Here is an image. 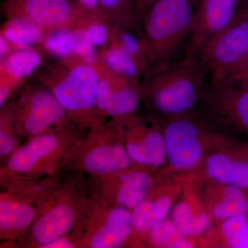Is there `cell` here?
<instances>
[{
  "instance_id": "obj_1",
  "label": "cell",
  "mask_w": 248,
  "mask_h": 248,
  "mask_svg": "<svg viewBox=\"0 0 248 248\" xmlns=\"http://www.w3.org/2000/svg\"><path fill=\"white\" fill-rule=\"evenodd\" d=\"M207 72L195 54L153 67L141 81V99L159 120L184 115L202 102Z\"/></svg>"
},
{
  "instance_id": "obj_2",
  "label": "cell",
  "mask_w": 248,
  "mask_h": 248,
  "mask_svg": "<svg viewBox=\"0 0 248 248\" xmlns=\"http://www.w3.org/2000/svg\"><path fill=\"white\" fill-rule=\"evenodd\" d=\"M166 142V157L170 167L179 172H190L200 167L213 152L226 148V127L208 112L194 110L188 113L156 120Z\"/></svg>"
},
{
  "instance_id": "obj_3",
  "label": "cell",
  "mask_w": 248,
  "mask_h": 248,
  "mask_svg": "<svg viewBox=\"0 0 248 248\" xmlns=\"http://www.w3.org/2000/svg\"><path fill=\"white\" fill-rule=\"evenodd\" d=\"M195 0H155L139 19L137 32L144 45L152 68L170 61L190 37Z\"/></svg>"
},
{
  "instance_id": "obj_4",
  "label": "cell",
  "mask_w": 248,
  "mask_h": 248,
  "mask_svg": "<svg viewBox=\"0 0 248 248\" xmlns=\"http://www.w3.org/2000/svg\"><path fill=\"white\" fill-rule=\"evenodd\" d=\"M35 76L53 92L67 115L86 120L94 112L100 115L97 108L99 73L97 65L75 56L57 59L41 67Z\"/></svg>"
},
{
  "instance_id": "obj_5",
  "label": "cell",
  "mask_w": 248,
  "mask_h": 248,
  "mask_svg": "<svg viewBox=\"0 0 248 248\" xmlns=\"http://www.w3.org/2000/svg\"><path fill=\"white\" fill-rule=\"evenodd\" d=\"M212 81L231 78L248 63V11L237 14L197 53Z\"/></svg>"
},
{
  "instance_id": "obj_6",
  "label": "cell",
  "mask_w": 248,
  "mask_h": 248,
  "mask_svg": "<svg viewBox=\"0 0 248 248\" xmlns=\"http://www.w3.org/2000/svg\"><path fill=\"white\" fill-rule=\"evenodd\" d=\"M14 120L16 125L29 135L45 133L66 120L67 112L53 92L34 76L24 85Z\"/></svg>"
},
{
  "instance_id": "obj_7",
  "label": "cell",
  "mask_w": 248,
  "mask_h": 248,
  "mask_svg": "<svg viewBox=\"0 0 248 248\" xmlns=\"http://www.w3.org/2000/svg\"><path fill=\"white\" fill-rule=\"evenodd\" d=\"M1 9L6 19H27L47 32L76 27L93 16L76 0H4Z\"/></svg>"
},
{
  "instance_id": "obj_8",
  "label": "cell",
  "mask_w": 248,
  "mask_h": 248,
  "mask_svg": "<svg viewBox=\"0 0 248 248\" xmlns=\"http://www.w3.org/2000/svg\"><path fill=\"white\" fill-rule=\"evenodd\" d=\"M202 103L204 109L218 123L248 136V84L227 78L207 83Z\"/></svg>"
},
{
  "instance_id": "obj_9",
  "label": "cell",
  "mask_w": 248,
  "mask_h": 248,
  "mask_svg": "<svg viewBox=\"0 0 248 248\" xmlns=\"http://www.w3.org/2000/svg\"><path fill=\"white\" fill-rule=\"evenodd\" d=\"M115 119L125 130L126 142L124 147L133 161L154 168L166 164V142L156 121L148 126L135 114Z\"/></svg>"
},
{
  "instance_id": "obj_10",
  "label": "cell",
  "mask_w": 248,
  "mask_h": 248,
  "mask_svg": "<svg viewBox=\"0 0 248 248\" xmlns=\"http://www.w3.org/2000/svg\"><path fill=\"white\" fill-rule=\"evenodd\" d=\"M193 27L186 52L197 53L210 39L229 25L240 0H195Z\"/></svg>"
},
{
  "instance_id": "obj_11",
  "label": "cell",
  "mask_w": 248,
  "mask_h": 248,
  "mask_svg": "<svg viewBox=\"0 0 248 248\" xmlns=\"http://www.w3.org/2000/svg\"><path fill=\"white\" fill-rule=\"evenodd\" d=\"M208 180L248 190V145L228 146L208 155L201 166Z\"/></svg>"
},
{
  "instance_id": "obj_12",
  "label": "cell",
  "mask_w": 248,
  "mask_h": 248,
  "mask_svg": "<svg viewBox=\"0 0 248 248\" xmlns=\"http://www.w3.org/2000/svg\"><path fill=\"white\" fill-rule=\"evenodd\" d=\"M43 52L40 48H17L0 61V107L13 93L24 86L43 66Z\"/></svg>"
},
{
  "instance_id": "obj_13",
  "label": "cell",
  "mask_w": 248,
  "mask_h": 248,
  "mask_svg": "<svg viewBox=\"0 0 248 248\" xmlns=\"http://www.w3.org/2000/svg\"><path fill=\"white\" fill-rule=\"evenodd\" d=\"M210 185L200 195L214 219L222 221L231 217L248 216L247 191L212 181Z\"/></svg>"
},
{
  "instance_id": "obj_14",
  "label": "cell",
  "mask_w": 248,
  "mask_h": 248,
  "mask_svg": "<svg viewBox=\"0 0 248 248\" xmlns=\"http://www.w3.org/2000/svg\"><path fill=\"white\" fill-rule=\"evenodd\" d=\"M109 72L111 89L103 115L118 118L133 115L138 110L141 100V81L130 79Z\"/></svg>"
},
{
  "instance_id": "obj_15",
  "label": "cell",
  "mask_w": 248,
  "mask_h": 248,
  "mask_svg": "<svg viewBox=\"0 0 248 248\" xmlns=\"http://www.w3.org/2000/svg\"><path fill=\"white\" fill-rule=\"evenodd\" d=\"M133 228L131 213L128 209L122 207L113 208L109 213L104 224L91 236L89 247H120L128 239Z\"/></svg>"
},
{
  "instance_id": "obj_16",
  "label": "cell",
  "mask_w": 248,
  "mask_h": 248,
  "mask_svg": "<svg viewBox=\"0 0 248 248\" xmlns=\"http://www.w3.org/2000/svg\"><path fill=\"white\" fill-rule=\"evenodd\" d=\"M75 218V212L70 205H56L36 222L32 232L34 241L43 248L62 238L73 226Z\"/></svg>"
},
{
  "instance_id": "obj_17",
  "label": "cell",
  "mask_w": 248,
  "mask_h": 248,
  "mask_svg": "<svg viewBox=\"0 0 248 248\" xmlns=\"http://www.w3.org/2000/svg\"><path fill=\"white\" fill-rule=\"evenodd\" d=\"M183 195L173 210L172 221L181 234L190 240L195 227L208 218L211 213L194 187L187 188L186 191L183 187Z\"/></svg>"
},
{
  "instance_id": "obj_18",
  "label": "cell",
  "mask_w": 248,
  "mask_h": 248,
  "mask_svg": "<svg viewBox=\"0 0 248 248\" xmlns=\"http://www.w3.org/2000/svg\"><path fill=\"white\" fill-rule=\"evenodd\" d=\"M133 159L125 147L101 146L86 154L84 159L85 169L94 174H108L128 169Z\"/></svg>"
},
{
  "instance_id": "obj_19",
  "label": "cell",
  "mask_w": 248,
  "mask_h": 248,
  "mask_svg": "<svg viewBox=\"0 0 248 248\" xmlns=\"http://www.w3.org/2000/svg\"><path fill=\"white\" fill-rule=\"evenodd\" d=\"M58 146V140L55 135L43 133L36 135L11 155L8 168L14 172H29L41 159L53 153Z\"/></svg>"
},
{
  "instance_id": "obj_20",
  "label": "cell",
  "mask_w": 248,
  "mask_h": 248,
  "mask_svg": "<svg viewBox=\"0 0 248 248\" xmlns=\"http://www.w3.org/2000/svg\"><path fill=\"white\" fill-rule=\"evenodd\" d=\"M153 185V178L148 172L134 171L124 174L116 194L117 204L122 208L133 210L148 197Z\"/></svg>"
},
{
  "instance_id": "obj_21",
  "label": "cell",
  "mask_w": 248,
  "mask_h": 248,
  "mask_svg": "<svg viewBox=\"0 0 248 248\" xmlns=\"http://www.w3.org/2000/svg\"><path fill=\"white\" fill-rule=\"evenodd\" d=\"M47 32L37 24L22 18L5 19L0 30V34L4 36L16 49L40 48Z\"/></svg>"
},
{
  "instance_id": "obj_22",
  "label": "cell",
  "mask_w": 248,
  "mask_h": 248,
  "mask_svg": "<svg viewBox=\"0 0 248 248\" xmlns=\"http://www.w3.org/2000/svg\"><path fill=\"white\" fill-rule=\"evenodd\" d=\"M107 45L123 50L137 62L144 76L152 68L143 42L136 31L112 24Z\"/></svg>"
},
{
  "instance_id": "obj_23",
  "label": "cell",
  "mask_w": 248,
  "mask_h": 248,
  "mask_svg": "<svg viewBox=\"0 0 248 248\" xmlns=\"http://www.w3.org/2000/svg\"><path fill=\"white\" fill-rule=\"evenodd\" d=\"M98 63L117 76L141 81L144 74L137 62L121 49L107 45L99 50Z\"/></svg>"
},
{
  "instance_id": "obj_24",
  "label": "cell",
  "mask_w": 248,
  "mask_h": 248,
  "mask_svg": "<svg viewBox=\"0 0 248 248\" xmlns=\"http://www.w3.org/2000/svg\"><path fill=\"white\" fill-rule=\"evenodd\" d=\"M102 17L111 24L137 31L138 0H97Z\"/></svg>"
},
{
  "instance_id": "obj_25",
  "label": "cell",
  "mask_w": 248,
  "mask_h": 248,
  "mask_svg": "<svg viewBox=\"0 0 248 248\" xmlns=\"http://www.w3.org/2000/svg\"><path fill=\"white\" fill-rule=\"evenodd\" d=\"M35 217V210L27 203L9 199L0 202L1 231L24 229L32 223Z\"/></svg>"
},
{
  "instance_id": "obj_26",
  "label": "cell",
  "mask_w": 248,
  "mask_h": 248,
  "mask_svg": "<svg viewBox=\"0 0 248 248\" xmlns=\"http://www.w3.org/2000/svg\"><path fill=\"white\" fill-rule=\"evenodd\" d=\"M150 242L156 248H190L195 245L190 239L184 237L172 220L159 222L148 231Z\"/></svg>"
},
{
  "instance_id": "obj_27",
  "label": "cell",
  "mask_w": 248,
  "mask_h": 248,
  "mask_svg": "<svg viewBox=\"0 0 248 248\" xmlns=\"http://www.w3.org/2000/svg\"><path fill=\"white\" fill-rule=\"evenodd\" d=\"M73 28H64L47 32L40 48L54 58L64 59L73 56Z\"/></svg>"
},
{
  "instance_id": "obj_28",
  "label": "cell",
  "mask_w": 248,
  "mask_h": 248,
  "mask_svg": "<svg viewBox=\"0 0 248 248\" xmlns=\"http://www.w3.org/2000/svg\"><path fill=\"white\" fill-rule=\"evenodd\" d=\"M221 222L220 233L227 247L248 248V216L231 217Z\"/></svg>"
},
{
  "instance_id": "obj_29",
  "label": "cell",
  "mask_w": 248,
  "mask_h": 248,
  "mask_svg": "<svg viewBox=\"0 0 248 248\" xmlns=\"http://www.w3.org/2000/svg\"><path fill=\"white\" fill-rule=\"evenodd\" d=\"M112 24L100 16H91L79 24L88 40L94 46L105 47L108 42Z\"/></svg>"
},
{
  "instance_id": "obj_30",
  "label": "cell",
  "mask_w": 248,
  "mask_h": 248,
  "mask_svg": "<svg viewBox=\"0 0 248 248\" xmlns=\"http://www.w3.org/2000/svg\"><path fill=\"white\" fill-rule=\"evenodd\" d=\"M74 34V46H73V56L83 60L86 63L96 65L99 61V51L97 47L91 43L86 35L82 28L79 25L73 28Z\"/></svg>"
},
{
  "instance_id": "obj_31",
  "label": "cell",
  "mask_w": 248,
  "mask_h": 248,
  "mask_svg": "<svg viewBox=\"0 0 248 248\" xmlns=\"http://www.w3.org/2000/svg\"><path fill=\"white\" fill-rule=\"evenodd\" d=\"M133 229L140 233L146 232L155 225L153 202L151 199L142 201L131 213Z\"/></svg>"
},
{
  "instance_id": "obj_32",
  "label": "cell",
  "mask_w": 248,
  "mask_h": 248,
  "mask_svg": "<svg viewBox=\"0 0 248 248\" xmlns=\"http://www.w3.org/2000/svg\"><path fill=\"white\" fill-rule=\"evenodd\" d=\"M15 142L9 132L1 125L0 130V154L1 156H7L14 151Z\"/></svg>"
},
{
  "instance_id": "obj_33",
  "label": "cell",
  "mask_w": 248,
  "mask_h": 248,
  "mask_svg": "<svg viewBox=\"0 0 248 248\" xmlns=\"http://www.w3.org/2000/svg\"><path fill=\"white\" fill-rule=\"evenodd\" d=\"M76 1L89 14L102 17L97 0H76Z\"/></svg>"
},
{
  "instance_id": "obj_34",
  "label": "cell",
  "mask_w": 248,
  "mask_h": 248,
  "mask_svg": "<svg viewBox=\"0 0 248 248\" xmlns=\"http://www.w3.org/2000/svg\"><path fill=\"white\" fill-rule=\"evenodd\" d=\"M14 46L4 36L0 34V61H2L16 50Z\"/></svg>"
},
{
  "instance_id": "obj_35",
  "label": "cell",
  "mask_w": 248,
  "mask_h": 248,
  "mask_svg": "<svg viewBox=\"0 0 248 248\" xmlns=\"http://www.w3.org/2000/svg\"><path fill=\"white\" fill-rule=\"evenodd\" d=\"M45 248H74V245L70 242L68 240L60 238V239L55 240L53 242L46 245Z\"/></svg>"
},
{
  "instance_id": "obj_36",
  "label": "cell",
  "mask_w": 248,
  "mask_h": 248,
  "mask_svg": "<svg viewBox=\"0 0 248 248\" xmlns=\"http://www.w3.org/2000/svg\"><path fill=\"white\" fill-rule=\"evenodd\" d=\"M233 78V79H237L248 80V64L246 65V66H245L241 71L239 72L238 73H236V74H235L234 76H232L231 78Z\"/></svg>"
},
{
  "instance_id": "obj_37",
  "label": "cell",
  "mask_w": 248,
  "mask_h": 248,
  "mask_svg": "<svg viewBox=\"0 0 248 248\" xmlns=\"http://www.w3.org/2000/svg\"><path fill=\"white\" fill-rule=\"evenodd\" d=\"M154 1L155 0H144V1H143V4L142 5L141 11H140V16H141L142 13H143V11H144L147 6H149V5ZM140 17H139V19H140Z\"/></svg>"
},
{
  "instance_id": "obj_38",
  "label": "cell",
  "mask_w": 248,
  "mask_h": 248,
  "mask_svg": "<svg viewBox=\"0 0 248 248\" xmlns=\"http://www.w3.org/2000/svg\"><path fill=\"white\" fill-rule=\"evenodd\" d=\"M143 1L144 0H138V21L139 17H140V11H141L142 5L143 4Z\"/></svg>"
},
{
  "instance_id": "obj_39",
  "label": "cell",
  "mask_w": 248,
  "mask_h": 248,
  "mask_svg": "<svg viewBox=\"0 0 248 248\" xmlns=\"http://www.w3.org/2000/svg\"><path fill=\"white\" fill-rule=\"evenodd\" d=\"M240 80H242V81H244V82H246V84H248V80H244V79H240Z\"/></svg>"
}]
</instances>
